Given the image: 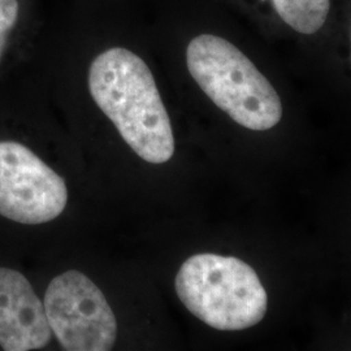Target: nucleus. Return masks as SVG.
<instances>
[{
  "label": "nucleus",
  "mask_w": 351,
  "mask_h": 351,
  "mask_svg": "<svg viewBox=\"0 0 351 351\" xmlns=\"http://www.w3.org/2000/svg\"><path fill=\"white\" fill-rule=\"evenodd\" d=\"M88 90L97 106L141 159L167 163L175 154L169 114L149 65L124 47L103 51L90 65Z\"/></svg>",
  "instance_id": "obj_1"
},
{
  "label": "nucleus",
  "mask_w": 351,
  "mask_h": 351,
  "mask_svg": "<svg viewBox=\"0 0 351 351\" xmlns=\"http://www.w3.org/2000/svg\"><path fill=\"white\" fill-rule=\"evenodd\" d=\"M186 65L202 91L239 125L264 132L280 123L282 103L276 90L226 38H193L186 49Z\"/></svg>",
  "instance_id": "obj_2"
},
{
  "label": "nucleus",
  "mask_w": 351,
  "mask_h": 351,
  "mask_svg": "<svg viewBox=\"0 0 351 351\" xmlns=\"http://www.w3.org/2000/svg\"><path fill=\"white\" fill-rule=\"evenodd\" d=\"M180 301L204 324L243 330L263 320L268 297L256 272L234 256L197 254L176 276Z\"/></svg>",
  "instance_id": "obj_3"
},
{
  "label": "nucleus",
  "mask_w": 351,
  "mask_h": 351,
  "mask_svg": "<svg viewBox=\"0 0 351 351\" xmlns=\"http://www.w3.org/2000/svg\"><path fill=\"white\" fill-rule=\"evenodd\" d=\"M45 311L51 332L64 350H111L117 322L111 306L86 275L68 271L55 277L46 290Z\"/></svg>",
  "instance_id": "obj_4"
},
{
  "label": "nucleus",
  "mask_w": 351,
  "mask_h": 351,
  "mask_svg": "<svg viewBox=\"0 0 351 351\" xmlns=\"http://www.w3.org/2000/svg\"><path fill=\"white\" fill-rule=\"evenodd\" d=\"M68 202L63 177L24 145L0 142V215L37 226L60 216Z\"/></svg>",
  "instance_id": "obj_5"
},
{
  "label": "nucleus",
  "mask_w": 351,
  "mask_h": 351,
  "mask_svg": "<svg viewBox=\"0 0 351 351\" xmlns=\"http://www.w3.org/2000/svg\"><path fill=\"white\" fill-rule=\"evenodd\" d=\"M45 306L24 275L0 268V346L5 351L39 350L51 341Z\"/></svg>",
  "instance_id": "obj_6"
},
{
  "label": "nucleus",
  "mask_w": 351,
  "mask_h": 351,
  "mask_svg": "<svg viewBox=\"0 0 351 351\" xmlns=\"http://www.w3.org/2000/svg\"><path fill=\"white\" fill-rule=\"evenodd\" d=\"M280 19L294 32L311 36L326 24L330 0H274Z\"/></svg>",
  "instance_id": "obj_7"
},
{
  "label": "nucleus",
  "mask_w": 351,
  "mask_h": 351,
  "mask_svg": "<svg viewBox=\"0 0 351 351\" xmlns=\"http://www.w3.org/2000/svg\"><path fill=\"white\" fill-rule=\"evenodd\" d=\"M19 0H0V60L19 19Z\"/></svg>",
  "instance_id": "obj_8"
}]
</instances>
